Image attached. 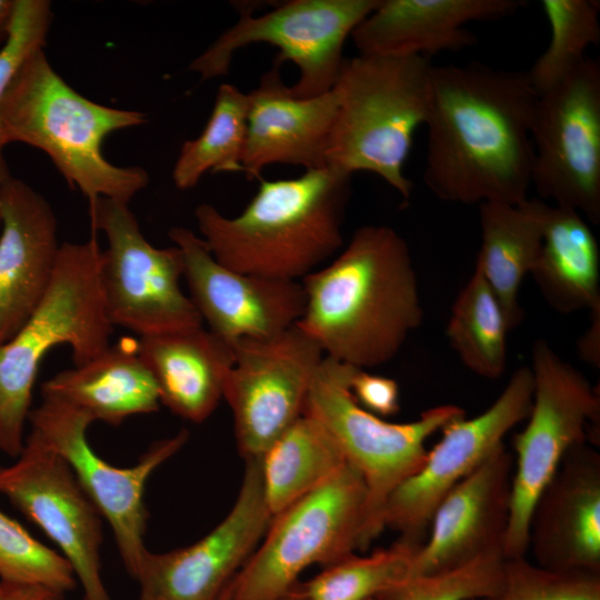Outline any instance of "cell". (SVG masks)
Here are the masks:
<instances>
[{
    "label": "cell",
    "mask_w": 600,
    "mask_h": 600,
    "mask_svg": "<svg viewBox=\"0 0 600 600\" xmlns=\"http://www.w3.org/2000/svg\"><path fill=\"white\" fill-rule=\"evenodd\" d=\"M139 600H144V599L139 598Z\"/></svg>",
    "instance_id": "ee69618b"
},
{
    "label": "cell",
    "mask_w": 600,
    "mask_h": 600,
    "mask_svg": "<svg viewBox=\"0 0 600 600\" xmlns=\"http://www.w3.org/2000/svg\"><path fill=\"white\" fill-rule=\"evenodd\" d=\"M530 274L557 312L591 311L600 306L599 246L578 211L543 201L542 244Z\"/></svg>",
    "instance_id": "484cf974"
},
{
    "label": "cell",
    "mask_w": 600,
    "mask_h": 600,
    "mask_svg": "<svg viewBox=\"0 0 600 600\" xmlns=\"http://www.w3.org/2000/svg\"><path fill=\"white\" fill-rule=\"evenodd\" d=\"M0 228H1V208H0Z\"/></svg>",
    "instance_id": "7bdbcfd3"
},
{
    "label": "cell",
    "mask_w": 600,
    "mask_h": 600,
    "mask_svg": "<svg viewBox=\"0 0 600 600\" xmlns=\"http://www.w3.org/2000/svg\"><path fill=\"white\" fill-rule=\"evenodd\" d=\"M350 391L362 408L380 418L394 416L400 410V390L392 378L357 368L350 380Z\"/></svg>",
    "instance_id": "8d00e7d4"
},
{
    "label": "cell",
    "mask_w": 600,
    "mask_h": 600,
    "mask_svg": "<svg viewBox=\"0 0 600 600\" xmlns=\"http://www.w3.org/2000/svg\"><path fill=\"white\" fill-rule=\"evenodd\" d=\"M368 492L348 462L327 482L272 517L227 586L230 600H283L310 566H332L363 550Z\"/></svg>",
    "instance_id": "ba28073f"
},
{
    "label": "cell",
    "mask_w": 600,
    "mask_h": 600,
    "mask_svg": "<svg viewBox=\"0 0 600 600\" xmlns=\"http://www.w3.org/2000/svg\"><path fill=\"white\" fill-rule=\"evenodd\" d=\"M2 592H3V584H2V582L0 581V599H1V597H2Z\"/></svg>",
    "instance_id": "b9f144b4"
},
{
    "label": "cell",
    "mask_w": 600,
    "mask_h": 600,
    "mask_svg": "<svg viewBox=\"0 0 600 600\" xmlns=\"http://www.w3.org/2000/svg\"><path fill=\"white\" fill-rule=\"evenodd\" d=\"M102 250L96 238L61 243L51 283L23 326L0 346V451L17 458L24 444L34 382L44 356L69 344L74 366L110 346L100 278Z\"/></svg>",
    "instance_id": "8992f818"
},
{
    "label": "cell",
    "mask_w": 600,
    "mask_h": 600,
    "mask_svg": "<svg viewBox=\"0 0 600 600\" xmlns=\"http://www.w3.org/2000/svg\"><path fill=\"white\" fill-rule=\"evenodd\" d=\"M537 101L527 71L432 64L424 186L444 202L523 203Z\"/></svg>",
    "instance_id": "6da1fadb"
},
{
    "label": "cell",
    "mask_w": 600,
    "mask_h": 600,
    "mask_svg": "<svg viewBox=\"0 0 600 600\" xmlns=\"http://www.w3.org/2000/svg\"><path fill=\"white\" fill-rule=\"evenodd\" d=\"M533 396L530 367H520L502 392L480 414L449 422L438 443L427 452L421 469L389 496L382 513L383 528L400 539L421 546L434 511L448 493L472 473L504 436L528 418Z\"/></svg>",
    "instance_id": "9a60e30c"
},
{
    "label": "cell",
    "mask_w": 600,
    "mask_h": 600,
    "mask_svg": "<svg viewBox=\"0 0 600 600\" xmlns=\"http://www.w3.org/2000/svg\"><path fill=\"white\" fill-rule=\"evenodd\" d=\"M301 283L306 307L297 326L326 357L359 369L391 361L423 319L410 248L389 226L358 228Z\"/></svg>",
    "instance_id": "7a4b0ae2"
},
{
    "label": "cell",
    "mask_w": 600,
    "mask_h": 600,
    "mask_svg": "<svg viewBox=\"0 0 600 600\" xmlns=\"http://www.w3.org/2000/svg\"><path fill=\"white\" fill-rule=\"evenodd\" d=\"M432 64L422 56L358 54L344 59L332 87L337 100L326 167L380 177L404 200L416 130L424 124Z\"/></svg>",
    "instance_id": "5b68a950"
},
{
    "label": "cell",
    "mask_w": 600,
    "mask_h": 600,
    "mask_svg": "<svg viewBox=\"0 0 600 600\" xmlns=\"http://www.w3.org/2000/svg\"><path fill=\"white\" fill-rule=\"evenodd\" d=\"M231 348L234 361L223 399L233 414L239 453L256 459L303 414L324 354L297 324L270 338L240 339Z\"/></svg>",
    "instance_id": "5bb4252c"
},
{
    "label": "cell",
    "mask_w": 600,
    "mask_h": 600,
    "mask_svg": "<svg viewBox=\"0 0 600 600\" xmlns=\"http://www.w3.org/2000/svg\"><path fill=\"white\" fill-rule=\"evenodd\" d=\"M247 116V93L222 83L202 132L181 146L172 170L178 189L193 188L208 171L242 172Z\"/></svg>",
    "instance_id": "f546056e"
},
{
    "label": "cell",
    "mask_w": 600,
    "mask_h": 600,
    "mask_svg": "<svg viewBox=\"0 0 600 600\" xmlns=\"http://www.w3.org/2000/svg\"><path fill=\"white\" fill-rule=\"evenodd\" d=\"M550 28L546 50L527 71L537 94L568 77L600 41L599 2L591 0H542Z\"/></svg>",
    "instance_id": "1f68e13d"
},
{
    "label": "cell",
    "mask_w": 600,
    "mask_h": 600,
    "mask_svg": "<svg viewBox=\"0 0 600 600\" xmlns=\"http://www.w3.org/2000/svg\"><path fill=\"white\" fill-rule=\"evenodd\" d=\"M379 0H290L253 16L240 8L238 21L227 29L189 69L202 79L228 73L236 51L252 43L278 49L274 61H291L299 70L290 87L297 97H314L330 91L344 62L343 46L356 27Z\"/></svg>",
    "instance_id": "30bf717a"
},
{
    "label": "cell",
    "mask_w": 600,
    "mask_h": 600,
    "mask_svg": "<svg viewBox=\"0 0 600 600\" xmlns=\"http://www.w3.org/2000/svg\"><path fill=\"white\" fill-rule=\"evenodd\" d=\"M274 61L248 96L247 136L242 172L261 179L274 163L326 168V151L334 121L337 100L332 90L314 97H297Z\"/></svg>",
    "instance_id": "7402d4cb"
},
{
    "label": "cell",
    "mask_w": 600,
    "mask_h": 600,
    "mask_svg": "<svg viewBox=\"0 0 600 600\" xmlns=\"http://www.w3.org/2000/svg\"><path fill=\"white\" fill-rule=\"evenodd\" d=\"M6 143L43 151L64 180L89 203L129 201L149 182L141 167H119L102 152L112 132L141 126L143 112L97 103L72 89L52 68L43 48L31 52L11 80L2 103Z\"/></svg>",
    "instance_id": "277c9868"
},
{
    "label": "cell",
    "mask_w": 600,
    "mask_h": 600,
    "mask_svg": "<svg viewBox=\"0 0 600 600\" xmlns=\"http://www.w3.org/2000/svg\"><path fill=\"white\" fill-rule=\"evenodd\" d=\"M217 600H230L229 594H228V592H227V587H226V589L221 592V594L219 596V598H218ZM283 600H300V599L297 598L294 594L289 593Z\"/></svg>",
    "instance_id": "60d3db41"
},
{
    "label": "cell",
    "mask_w": 600,
    "mask_h": 600,
    "mask_svg": "<svg viewBox=\"0 0 600 600\" xmlns=\"http://www.w3.org/2000/svg\"><path fill=\"white\" fill-rule=\"evenodd\" d=\"M370 600H373V599H370Z\"/></svg>",
    "instance_id": "f6af8a7d"
},
{
    "label": "cell",
    "mask_w": 600,
    "mask_h": 600,
    "mask_svg": "<svg viewBox=\"0 0 600 600\" xmlns=\"http://www.w3.org/2000/svg\"><path fill=\"white\" fill-rule=\"evenodd\" d=\"M41 396L67 403L111 426L159 410L160 393L137 342L110 346L91 361L62 370L42 383Z\"/></svg>",
    "instance_id": "d4e9b609"
},
{
    "label": "cell",
    "mask_w": 600,
    "mask_h": 600,
    "mask_svg": "<svg viewBox=\"0 0 600 600\" xmlns=\"http://www.w3.org/2000/svg\"><path fill=\"white\" fill-rule=\"evenodd\" d=\"M502 550L489 551L461 566L411 576L373 600H478L500 588L504 563Z\"/></svg>",
    "instance_id": "836d02e7"
},
{
    "label": "cell",
    "mask_w": 600,
    "mask_h": 600,
    "mask_svg": "<svg viewBox=\"0 0 600 600\" xmlns=\"http://www.w3.org/2000/svg\"><path fill=\"white\" fill-rule=\"evenodd\" d=\"M513 463V454L503 443L448 493L412 558L410 577L454 568L489 551H503Z\"/></svg>",
    "instance_id": "d6986e66"
},
{
    "label": "cell",
    "mask_w": 600,
    "mask_h": 600,
    "mask_svg": "<svg viewBox=\"0 0 600 600\" xmlns=\"http://www.w3.org/2000/svg\"><path fill=\"white\" fill-rule=\"evenodd\" d=\"M137 351L157 382L160 403L180 418L201 423L223 399L233 350L203 326L141 336Z\"/></svg>",
    "instance_id": "cb8c5ba5"
},
{
    "label": "cell",
    "mask_w": 600,
    "mask_h": 600,
    "mask_svg": "<svg viewBox=\"0 0 600 600\" xmlns=\"http://www.w3.org/2000/svg\"><path fill=\"white\" fill-rule=\"evenodd\" d=\"M533 396L524 429L512 438L513 472L506 558L526 556L534 504L567 452L599 444L600 397L588 379L538 339L532 346Z\"/></svg>",
    "instance_id": "9c48e42d"
},
{
    "label": "cell",
    "mask_w": 600,
    "mask_h": 600,
    "mask_svg": "<svg viewBox=\"0 0 600 600\" xmlns=\"http://www.w3.org/2000/svg\"><path fill=\"white\" fill-rule=\"evenodd\" d=\"M31 434L61 456L81 488L104 519L116 540L121 560L132 578L148 552L144 544L148 511L144 492L152 473L188 441L181 429L152 443L131 467H116L90 446L87 430L93 420L67 403L43 399L28 418Z\"/></svg>",
    "instance_id": "7c38bea8"
},
{
    "label": "cell",
    "mask_w": 600,
    "mask_h": 600,
    "mask_svg": "<svg viewBox=\"0 0 600 600\" xmlns=\"http://www.w3.org/2000/svg\"><path fill=\"white\" fill-rule=\"evenodd\" d=\"M272 517L332 478L346 463L333 437L303 413L259 458Z\"/></svg>",
    "instance_id": "83f0119b"
},
{
    "label": "cell",
    "mask_w": 600,
    "mask_h": 600,
    "mask_svg": "<svg viewBox=\"0 0 600 600\" xmlns=\"http://www.w3.org/2000/svg\"><path fill=\"white\" fill-rule=\"evenodd\" d=\"M91 221L108 246L100 278L113 327L141 336L202 326L180 287L184 264L177 246L157 248L141 232L129 203L100 198L89 203Z\"/></svg>",
    "instance_id": "8fae6325"
},
{
    "label": "cell",
    "mask_w": 600,
    "mask_h": 600,
    "mask_svg": "<svg viewBox=\"0 0 600 600\" xmlns=\"http://www.w3.org/2000/svg\"><path fill=\"white\" fill-rule=\"evenodd\" d=\"M531 187L600 222V64L591 57L538 96Z\"/></svg>",
    "instance_id": "4fadbf2b"
},
{
    "label": "cell",
    "mask_w": 600,
    "mask_h": 600,
    "mask_svg": "<svg viewBox=\"0 0 600 600\" xmlns=\"http://www.w3.org/2000/svg\"><path fill=\"white\" fill-rule=\"evenodd\" d=\"M51 20L49 1L14 0L8 34L0 48V110L4 93L20 66L36 49L44 48ZM6 146L0 116V183L11 177L4 158Z\"/></svg>",
    "instance_id": "d590c367"
},
{
    "label": "cell",
    "mask_w": 600,
    "mask_h": 600,
    "mask_svg": "<svg viewBox=\"0 0 600 600\" xmlns=\"http://www.w3.org/2000/svg\"><path fill=\"white\" fill-rule=\"evenodd\" d=\"M0 346L23 326L44 297L61 244L49 201L27 182L0 183Z\"/></svg>",
    "instance_id": "44dd1931"
},
{
    "label": "cell",
    "mask_w": 600,
    "mask_h": 600,
    "mask_svg": "<svg viewBox=\"0 0 600 600\" xmlns=\"http://www.w3.org/2000/svg\"><path fill=\"white\" fill-rule=\"evenodd\" d=\"M522 0H379L351 39L360 54L427 56L477 43L466 24L516 13Z\"/></svg>",
    "instance_id": "603a6c76"
},
{
    "label": "cell",
    "mask_w": 600,
    "mask_h": 600,
    "mask_svg": "<svg viewBox=\"0 0 600 600\" xmlns=\"http://www.w3.org/2000/svg\"><path fill=\"white\" fill-rule=\"evenodd\" d=\"M419 544L403 539L369 556L353 554L290 591L300 600H370L410 577Z\"/></svg>",
    "instance_id": "4dcf8cb0"
},
{
    "label": "cell",
    "mask_w": 600,
    "mask_h": 600,
    "mask_svg": "<svg viewBox=\"0 0 600 600\" xmlns=\"http://www.w3.org/2000/svg\"><path fill=\"white\" fill-rule=\"evenodd\" d=\"M0 494L57 544L83 600H111L101 572L102 517L61 456L29 433L16 461L0 466Z\"/></svg>",
    "instance_id": "2e32d148"
},
{
    "label": "cell",
    "mask_w": 600,
    "mask_h": 600,
    "mask_svg": "<svg viewBox=\"0 0 600 600\" xmlns=\"http://www.w3.org/2000/svg\"><path fill=\"white\" fill-rule=\"evenodd\" d=\"M590 312V326L579 338L577 348L578 354L583 362L599 369L600 368V306Z\"/></svg>",
    "instance_id": "74e56055"
},
{
    "label": "cell",
    "mask_w": 600,
    "mask_h": 600,
    "mask_svg": "<svg viewBox=\"0 0 600 600\" xmlns=\"http://www.w3.org/2000/svg\"><path fill=\"white\" fill-rule=\"evenodd\" d=\"M542 206L543 200L529 198L521 204H479L481 246L476 268L496 294L509 330L518 327L524 317L519 290L540 254Z\"/></svg>",
    "instance_id": "4316f807"
},
{
    "label": "cell",
    "mask_w": 600,
    "mask_h": 600,
    "mask_svg": "<svg viewBox=\"0 0 600 600\" xmlns=\"http://www.w3.org/2000/svg\"><path fill=\"white\" fill-rule=\"evenodd\" d=\"M478 600H600V573L541 567L506 558L498 591Z\"/></svg>",
    "instance_id": "e575fe53"
},
{
    "label": "cell",
    "mask_w": 600,
    "mask_h": 600,
    "mask_svg": "<svg viewBox=\"0 0 600 600\" xmlns=\"http://www.w3.org/2000/svg\"><path fill=\"white\" fill-rule=\"evenodd\" d=\"M14 0H0V40L6 39L11 23Z\"/></svg>",
    "instance_id": "ab89813d"
},
{
    "label": "cell",
    "mask_w": 600,
    "mask_h": 600,
    "mask_svg": "<svg viewBox=\"0 0 600 600\" xmlns=\"http://www.w3.org/2000/svg\"><path fill=\"white\" fill-rule=\"evenodd\" d=\"M2 582V581H1ZM3 584V592L0 600H63V593L41 586L31 584Z\"/></svg>",
    "instance_id": "f35d334b"
},
{
    "label": "cell",
    "mask_w": 600,
    "mask_h": 600,
    "mask_svg": "<svg viewBox=\"0 0 600 600\" xmlns=\"http://www.w3.org/2000/svg\"><path fill=\"white\" fill-rule=\"evenodd\" d=\"M509 327L502 308L481 271L458 293L447 326V338L461 362L486 379L500 378L507 366Z\"/></svg>",
    "instance_id": "f1b7e54d"
},
{
    "label": "cell",
    "mask_w": 600,
    "mask_h": 600,
    "mask_svg": "<svg viewBox=\"0 0 600 600\" xmlns=\"http://www.w3.org/2000/svg\"><path fill=\"white\" fill-rule=\"evenodd\" d=\"M169 238L182 253L189 298L202 322L230 347L244 338L277 336L301 319V281L234 271L218 262L204 240L186 227H172Z\"/></svg>",
    "instance_id": "ac0fdd59"
},
{
    "label": "cell",
    "mask_w": 600,
    "mask_h": 600,
    "mask_svg": "<svg viewBox=\"0 0 600 600\" xmlns=\"http://www.w3.org/2000/svg\"><path fill=\"white\" fill-rule=\"evenodd\" d=\"M350 186L351 176L327 167L293 179H260L236 217L199 204L200 237L214 259L234 271L302 281L342 248Z\"/></svg>",
    "instance_id": "3957f363"
},
{
    "label": "cell",
    "mask_w": 600,
    "mask_h": 600,
    "mask_svg": "<svg viewBox=\"0 0 600 600\" xmlns=\"http://www.w3.org/2000/svg\"><path fill=\"white\" fill-rule=\"evenodd\" d=\"M356 369L324 356L312 378L303 413L326 427L346 461L364 481V550L384 529L382 513L389 496L423 466L427 439L449 422L466 417V412L456 404H441L424 410L411 422L386 421L353 398L350 380Z\"/></svg>",
    "instance_id": "52a82bcc"
},
{
    "label": "cell",
    "mask_w": 600,
    "mask_h": 600,
    "mask_svg": "<svg viewBox=\"0 0 600 600\" xmlns=\"http://www.w3.org/2000/svg\"><path fill=\"white\" fill-rule=\"evenodd\" d=\"M536 563L600 573V454L572 447L539 496L529 522Z\"/></svg>",
    "instance_id": "ffe728a7"
},
{
    "label": "cell",
    "mask_w": 600,
    "mask_h": 600,
    "mask_svg": "<svg viewBox=\"0 0 600 600\" xmlns=\"http://www.w3.org/2000/svg\"><path fill=\"white\" fill-rule=\"evenodd\" d=\"M272 516L260 460L247 459L237 499L226 517L192 544L146 553L134 579L144 600H217L262 540Z\"/></svg>",
    "instance_id": "e0dca14e"
},
{
    "label": "cell",
    "mask_w": 600,
    "mask_h": 600,
    "mask_svg": "<svg viewBox=\"0 0 600 600\" xmlns=\"http://www.w3.org/2000/svg\"><path fill=\"white\" fill-rule=\"evenodd\" d=\"M0 581L66 593L77 586L68 560L0 510Z\"/></svg>",
    "instance_id": "d6a6232c"
}]
</instances>
